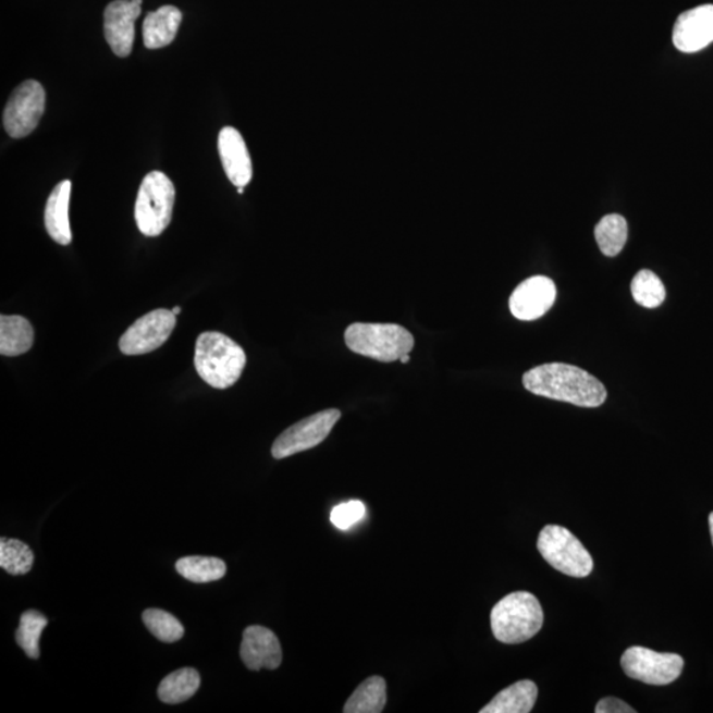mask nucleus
Masks as SVG:
<instances>
[{"label":"nucleus","instance_id":"nucleus-1","mask_svg":"<svg viewBox=\"0 0 713 713\" xmlns=\"http://www.w3.org/2000/svg\"><path fill=\"white\" fill-rule=\"evenodd\" d=\"M524 386L544 398L588 408L604 405L607 395L604 384L597 377L567 364L537 366L525 373Z\"/></svg>","mask_w":713,"mask_h":713},{"label":"nucleus","instance_id":"nucleus-2","mask_svg":"<svg viewBox=\"0 0 713 713\" xmlns=\"http://www.w3.org/2000/svg\"><path fill=\"white\" fill-rule=\"evenodd\" d=\"M195 366L209 386L229 389L238 382L245 369V351L225 334L201 333L196 341Z\"/></svg>","mask_w":713,"mask_h":713},{"label":"nucleus","instance_id":"nucleus-3","mask_svg":"<svg viewBox=\"0 0 713 713\" xmlns=\"http://www.w3.org/2000/svg\"><path fill=\"white\" fill-rule=\"evenodd\" d=\"M493 635L502 643H523L538 635L543 625V610L534 594L513 592L492 610Z\"/></svg>","mask_w":713,"mask_h":713},{"label":"nucleus","instance_id":"nucleus-4","mask_svg":"<svg viewBox=\"0 0 713 713\" xmlns=\"http://www.w3.org/2000/svg\"><path fill=\"white\" fill-rule=\"evenodd\" d=\"M345 343L357 355L381 362L398 361L414 348L413 334L398 324L355 322L345 332Z\"/></svg>","mask_w":713,"mask_h":713},{"label":"nucleus","instance_id":"nucleus-5","mask_svg":"<svg viewBox=\"0 0 713 713\" xmlns=\"http://www.w3.org/2000/svg\"><path fill=\"white\" fill-rule=\"evenodd\" d=\"M176 190L163 172L153 171L143 179L135 202V221L142 234L158 237L169 228Z\"/></svg>","mask_w":713,"mask_h":713},{"label":"nucleus","instance_id":"nucleus-6","mask_svg":"<svg viewBox=\"0 0 713 713\" xmlns=\"http://www.w3.org/2000/svg\"><path fill=\"white\" fill-rule=\"evenodd\" d=\"M537 545L550 566L570 578H587L592 573L591 554L573 532L562 526H545Z\"/></svg>","mask_w":713,"mask_h":713},{"label":"nucleus","instance_id":"nucleus-7","mask_svg":"<svg viewBox=\"0 0 713 713\" xmlns=\"http://www.w3.org/2000/svg\"><path fill=\"white\" fill-rule=\"evenodd\" d=\"M622 666L631 679L651 686H666L680 677L685 661L678 654L634 647L623 654Z\"/></svg>","mask_w":713,"mask_h":713},{"label":"nucleus","instance_id":"nucleus-8","mask_svg":"<svg viewBox=\"0 0 713 713\" xmlns=\"http://www.w3.org/2000/svg\"><path fill=\"white\" fill-rule=\"evenodd\" d=\"M46 110V90L35 79L24 81L12 93L4 109L3 126L11 138L21 139L34 133Z\"/></svg>","mask_w":713,"mask_h":713},{"label":"nucleus","instance_id":"nucleus-9","mask_svg":"<svg viewBox=\"0 0 713 713\" xmlns=\"http://www.w3.org/2000/svg\"><path fill=\"white\" fill-rule=\"evenodd\" d=\"M340 418L341 413L336 408H331V410L321 411L297 421L275 440L271 450L272 456L281 460V458L314 448L324 442Z\"/></svg>","mask_w":713,"mask_h":713},{"label":"nucleus","instance_id":"nucleus-10","mask_svg":"<svg viewBox=\"0 0 713 713\" xmlns=\"http://www.w3.org/2000/svg\"><path fill=\"white\" fill-rule=\"evenodd\" d=\"M176 327V315L169 309H157L136 320L120 340L126 356L147 355L160 348Z\"/></svg>","mask_w":713,"mask_h":713},{"label":"nucleus","instance_id":"nucleus-11","mask_svg":"<svg viewBox=\"0 0 713 713\" xmlns=\"http://www.w3.org/2000/svg\"><path fill=\"white\" fill-rule=\"evenodd\" d=\"M143 0H114L105 10V37L113 52L127 58L133 51L135 22L140 16Z\"/></svg>","mask_w":713,"mask_h":713},{"label":"nucleus","instance_id":"nucleus-12","mask_svg":"<svg viewBox=\"0 0 713 713\" xmlns=\"http://www.w3.org/2000/svg\"><path fill=\"white\" fill-rule=\"evenodd\" d=\"M556 285L548 276H532L520 283L511 296V311L514 318L532 321L542 318L554 306Z\"/></svg>","mask_w":713,"mask_h":713},{"label":"nucleus","instance_id":"nucleus-13","mask_svg":"<svg viewBox=\"0 0 713 713\" xmlns=\"http://www.w3.org/2000/svg\"><path fill=\"white\" fill-rule=\"evenodd\" d=\"M673 42L684 53H696L712 45L713 4L684 12L674 24Z\"/></svg>","mask_w":713,"mask_h":713},{"label":"nucleus","instance_id":"nucleus-14","mask_svg":"<svg viewBox=\"0 0 713 713\" xmlns=\"http://www.w3.org/2000/svg\"><path fill=\"white\" fill-rule=\"evenodd\" d=\"M241 659L253 672L275 669L283 661L282 644L274 631L259 625L249 626L242 638Z\"/></svg>","mask_w":713,"mask_h":713},{"label":"nucleus","instance_id":"nucleus-15","mask_svg":"<svg viewBox=\"0 0 713 713\" xmlns=\"http://www.w3.org/2000/svg\"><path fill=\"white\" fill-rule=\"evenodd\" d=\"M219 151L223 171L237 188H245L253 179V164L246 143L238 130L223 127L219 135Z\"/></svg>","mask_w":713,"mask_h":713},{"label":"nucleus","instance_id":"nucleus-16","mask_svg":"<svg viewBox=\"0 0 713 713\" xmlns=\"http://www.w3.org/2000/svg\"><path fill=\"white\" fill-rule=\"evenodd\" d=\"M72 183L70 180L56 185L51 196H49L46 207V228L49 235L59 245H70L72 242V231L70 222V202H71Z\"/></svg>","mask_w":713,"mask_h":713},{"label":"nucleus","instance_id":"nucleus-17","mask_svg":"<svg viewBox=\"0 0 713 713\" xmlns=\"http://www.w3.org/2000/svg\"><path fill=\"white\" fill-rule=\"evenodd\" d=\"M183 14L175 5H163L150 12L143 23V40L148 49L170 46L177 35Z\"/></svg>","mask_w":713,"mask_h":713},{"label":"nucleus","instance_id":"nucleus-18","mask_svg":"<svg viewBox=\"0 0 713 713\" xmlns=\"http://www.w3.org/2000/svg\"><path fill=\"white\" fill-rule=\"evenodd\" d=\"M538 687L534 681L520 680L502 690L481 713H529L534 709Z\"/></svg>","mask_w":713,"mask_h":713},{"label":"nucleus","instance_id":"nucleus-19","mask_svg":"<svg viewBox=\"0 0 713 713\" xmlns=\"http://www.w3.org/2000/svg\"><path fill=\"white\" fill-rule=\"evenodd\" d=\"M34 328L22 316H0V355L22 356L34 345Z\"/></svg>","mask_w":713,"mask_h":713},{"label":"nucleus","instance_id":"nucleus-20","mask_svg":"<svg viewBox=\"0 0 713 713\" xmlns=\"http://www.w3.org/2000/svg\"><path fill=\"white\" fill-rule=\"evenodd\" d=\"M201 678L196 668L185 667L167 675L158 688L161 702L179 704L187 702L200 688Z\"/></svg>","mask_w":713,"mask_h":713},{"label":"nucleus","instance_id":"nucleus-21","mask_svg":"<svg viewBox=\"0 0 713 713\" xmlns=\"http://www.w3.org/2000/svg\"><path fill=\"white\" fill-rule=\"evenodd\" d=\"M386 681L371 677L362 681L344 705L345 713H380L388 702Z\"/></svg>","mask_w":713,"mask_h":713},{"label":"nucleus","instance_id":"nucleus-22","mask_svg":"<svg viewBox=\"0 0 713 713\" xmlns=\"http://www.w3.org/2000/svg\"><path fill=\"white\" fill-rule=\"evenodd\" d=\"M600 250L606 257H616L623 251L628 239V222L619 214H607L594 229Z\"/></svg>","mask_w":713,"mask_h":713},{"label":"nucleus","instance_id":"nucleus-23","mask_svg":"<svg viewBox=\"0 0 713 713\" xmlns=\"http://www.w3.org/2000/svg\"><path fill=\"white\" fill-rule=\"evenodd\" d=\"M176 570L192 582H212L226 575V564L219 557L187 556L177 561Z\"/></svg>","mask_w":713,"mask_h":713},{"label":"nucleus","instance_id":"nucleus-24","mask_svg":"<svg viewBox=\"0 0 713 713\" xmlns=\"http://www.w3.org/2000/svg\"><path fill=\"white\" fill-rule=\"evenodd\" d=\"M48 619L42 613L37 611L24 612L21 617V624L15 634V640L24 650L29 659L37 660L40 656V637L42 630L47 628Z\"/></svg>","mask_w":713,"mask_h":713},{"label":"nucleus","instance_id":"nucleus-25","mask_svg":"<svg viewBox=\"0 0 713 713\" xmlns=\"http://www.w3.org/2000/svg\"><path fill=\"white\" fill-rule=\"evenodd\" d=\"M33 550L17 539L0 541V567L11 575H26L34 566Z\"/></svg>","mask_w":713,"mask_h":713},{"label":"nucleus","instance_id":"nucleus-26","mask_svg":"<svg viewBox=\"0 0 713 713\" xmlns=\"http://www.w3.org/2000/svg\"><path fill=\"white\" fill-rule=\"evenodd\" d=\"M631 294L644 308L660 307L666 299V288L653 271L642 270L631 281Z\"/></svg>","mask_w":713,"mask_h":713},{"label":"nucleus","instance_id":"nucleus-27","mask_svg":"<svg viewBox=\"0 0 713 713\" xmlns=\"http://www.w3.org/2000/svg\"><path fill=\"white\" fill-rule=\"evenodd\" d=\"M143 623L159 641L173 643L182 640L185 630L182 623L171 613L161 610H147L143 613Z\"/></svg>","mask_w":713,"mask_h":713},{"label":"nucleus","instance_id":"nucleus-28","mask_svg":"<svg viewBox=\"0 0 713 713\" xmlns=\"http://www.w3.org/2000/svg\"><path fill=\"white\" fill-rule=\"evenodd\" d=\"M366 514V506L361 501H349L333 507L331 523L339 530H349L351 527L362 520Z\"/></svg>","mask_w":713,"mask_h":713},{"label":"nucleus","instance_id":"nucleus-29","mask_svg":"<svg viewBox=\"0 0 713 713\" xmlns=\"http://www.w3.org/2000/svg\"><path fill=\"white\" fill-rule=\"evenodd\" d=\"M597 713H636L635 709L628 703H625L624 700L617 698H605L601 699L597 705Z\"/></svg>","mask_w":713,"mask_h":713},{"label":"nucleus","instance_id":"nucleus-30","mask_svg":"<svg viewBox=\"0 0 713 713\" xmlns=\"http://www.w3.org/2000/svg\"><path fill=\"white\" fill-rule=\"evenodd\" d=\"M399 361H401L402 364L410 362V353H408V355L402 356L401 359H399Z\"/></svg>","mask_w":713,"mask_h":713},{"label":"nucleus","instance_id":"nucleus-31","mask_svg":"<svg viewBox=\"0 0 713 713\" xmlns=\"http://www.w3.org/2000/svg\"><path fill=\"white\" fill-rule=\"evenodd\" d=\"M710 531H711V538L713 544V513L710 514Z\"/></svg>","mask_w":713,"mask_h":713},{"label":"nucleus","instance_id":"nucleus-32","mask_svg":"<svg viewBox=\"0 0 713 713\" xmlns=\"http://www.w3.org/2000/svg\"><path fill=\"white\" fill-rule=\"evenodd\" d=\"M172 312L175 314V315H179L180 312H182V308L175 307V308L172 309Z\"/></svg>","mask_w":713,"mask_h":713}]
</instances>
